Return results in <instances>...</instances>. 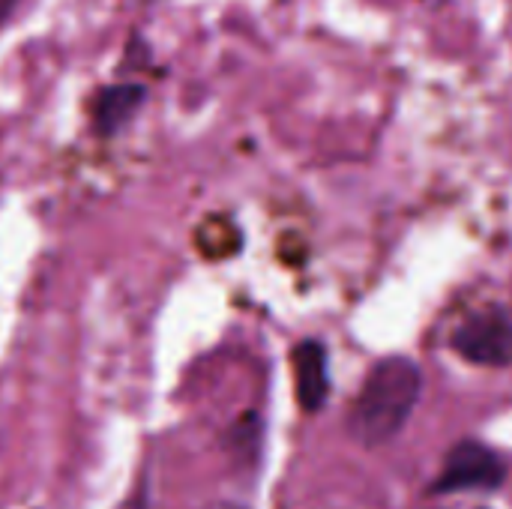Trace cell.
Segmentation results:
<instances>
[{
  "instance_id": "6da1fadb",
  "label": "cell",
  "mask_w": 512,
  "mask_h": 509,
  "mask_svg": "<svg viewBox=\"0 0 512 509\" xmlns=\"http://www.w3.org/2000/svg\"><path fill=\"white\" fill-rule=\"evenodd\" d=\"M420 393H423L420 366L408 357H384L363 381V390L351 408L348 429L354 441L372 450L390 444L411 420Z\"/></svg>"
},
{
  "instance_id": "7a4b0ae2",
  "label": "cell",
  "mask_w": 512,
  "mask_h": 509,
  "mask_svg": "<svg viewBox=\"0 0 512 509\" xmlns=\"http://www.w3.org/2000/svg\"><path fill=\"white\" fill-rule=\"evenodd\" d=\"M504 480H507V465L495 450H489L480 441H462L447 453L444 468L432 483V492L435 495L498 492Z\"/></svg>"
},
{
  "instance_id": "3957f363",
  "label": "cell",
  "mask_w": 512,
  "mask_h": 509,
  "mask_svg": "<svg viewBox=\"0 0 512 509\" xmlns=\"http://www.w3.org/2000/svg\"><path fill=\"white\" fill-rule=\"evenodd\" d=\"M450 345L459 357H465L474 366H510L512 315L501 306L474 312L453 330Z\"/></svg>"
},
{
  "instance_id": "277c9868",
  "label": "cell",
  "mask_w": 512,
  "mask_h": 509,
  "mask_svg": "<svg viewBox=\"0 0 512 509\" xmlns=\"http://www.w3.org/2000/svg\"><path fill=\"white\" fill-rule=\"evenodd\" d=\"M294 381H297V402L306 414H315L330 399V363L327 348L315 339H306L294 348Z\"/></svg>"
},
{
  "instance_id": "5b68a950",
  "label": "cell",
  "mask_w": 512,
  "mask_h": 509,
  "mask_svg": "<svg viewBox=\"0 0 512 509\" xmlns=\"http://www.w3.org/2000/svg\"><path fill=\"white\" fill-rule=\"evenodd\" d=\"M144 90H138L135 84H126V87H111L99 96L96 102V126L99 132H114L120 129L138 108Z\"/></svg>"
},
{
  "instance_id": "8992f818",
  "label": "cell",
  "mask_w": 512,
  "mask_h": 509,
  "mask_svg": "<svg viewBox=\"0 0 512 509\" xmlns=\"http://www.w3.org/2000/svg\"><path fill=\"white\" fill-rule=\"evenodd\" d=\"M15 6H18V0H0V24L15 12Z\"/></svg>"
}]
</instances>
